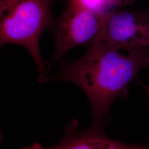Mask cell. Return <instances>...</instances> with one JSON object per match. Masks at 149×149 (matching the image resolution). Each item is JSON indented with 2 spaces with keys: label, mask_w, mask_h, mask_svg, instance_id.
Instances as JSON below:
<instances>
[{
  "label": "cell",
  "mask_w": 149,
  "mask_h": 149,
  "mask_svg": "<svg viewBox=\"0 0 149 149\" xmlns=\"http://www.w3.org/2000/svg\"><path fill=\"white\" fill-rule=\"evenodd\" d=\"M149 67V50L122 53L98 38L81 59L63 63L58 74L46 80L63 81L79 86L91 107L92 124L104 127L110 107L118 97L126 98L128 87L141 70Z\"/></svg>",
  "instance_id": "cell-1"
},
{
  "label": "cell",
  "mask_w": 149,
  "mask_h": 149,
  "mask_svg": "<svg viewBox=\"0 0 149 149\" xmlns=\"http://www.w3.org/2000/svg\"><path fill=\"white\" fill-rule=\"evenodd\" d=\"M54 0H0V44H19L26 48L39 73L38 81L49 76L40 53L39 38L51 24Z\"/></svg>",
  "instance_id": "cell-2"
},
{
  "label": "cell",
  "mask_w": 149,
  "mask_h": 149,
  "mask_svg": "<svg viewBox=\"0 0 149 149\" xmlns=\"http://www.w3.org/2000/svg\"><path fill=\"white\" fill-rule=\"evenodd\" d=\"M107 12H96L69 2L54 25L55 49L48 71L71 49L94 43L103 30Z\"/></svg>",
  "instance_id": "cell-3"
},
{
  "label": "cell",
  "mask_w": 149,
  "mask_h": 149,
  "mask_svg": "<svg viewBox=\"0 0 149 149\" xmlns=\"http://www.w3.org/2000/svg\"><path fill=\"white\" fill-rule=\"evenodd\" d=\"M100 37L107 45L129 53L149 50V11L107 12Z\"/></svg>",
  "instance_id": "cell-4"
},
{
  "label": "cell",
  "mask_w": 149,
  "mask_h": 149,
  "mask_svg": "<svg viewBox=\"0 0 149 149\" xmlns=\"http://www.w3.org/2000/svg\"><path fill=\"white\" fill-rule=\"evenodd\" d=\"M76 119L68 123L65 129L64 137L58 143L45 148L38 143L23 149H149L143 144H128L108 136L104 127L92 124L90 128L81 131Z\"/></svg>",
  "instance_id": "cell-5"
},
{
  "label": "cell",
  "mask_w": 149,
  "mask_h": 149,
  "mask_svg": "<svg viewBox=\"0 0 149 149\" xmlns=\"http://www.w3.org/2000/svg\"><path fill=\"white\" fill-rule=\"evenodd\" d=\"M70 3L98 13H104L111 6L109 0H69Z\"/></svg>",
  "instance_id": "cell-6"
},
{
  "label": "cell",
  "mask_w": 149,
  "mask_h": 149,
  "mask_svg": "<svg viewBox=\"0 0 149 149\" xmlns=\"http://www.w3.org/2000/svg\"><path fill=\"white\" fill-rule=\"evenodd\" d=\"M111 6L122 7L132 4L135 0H109Z\"/></svg>",
  "instance_id": "cell-7"
},
{
  "label": "cell",
  "mask_w": 149,
  "mask_h": 149,
  "mask_svg": "<svg viewBox=\"0 0 149 149\" xmlns=\"http://www.w3.org/2000/svg\"><path fill=\"white\" fill-rule=\"evenodd\" d=\"M140 85H141V86L144 87V88L145 89L146 91V92H147V93H148V96L149 101V85L144 84L142 83V82H140Z\"/></svg>",
  "instance_id": "cell-8"
}]
</instances>
